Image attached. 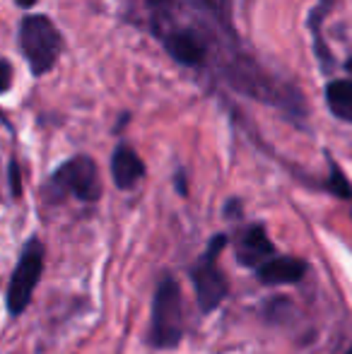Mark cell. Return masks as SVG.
<instances>
[{"instance_id":"6da1fadb","label":"cell","mask_w":352,"mask_h":354,"mask_svg":"<svg viewBox=\"0 0 352 354\" xmlns=\"http://www.w3.org/2000/svg\"><path fill=\"white\" fill-rule=\"evenodd\" d=\"M222 75H225L227 84L239 94H246L256 102L270 104V106L290 113L292 118L306 116V104L299 89L292 82H282V80L272 77L254 58L234 53L222 63Z\"/></svg>"},{"instance_id":"7a4b0ae2","label":"cell","mask_w":352,"mask_h":354,"mask_svg":"<svg viewBox=\"0 0 352 354\" xmlns=\"http://www.w3.org/2000/svg\"><path fill=\"white\" fill-rule=\"evenodd\" d=\"M17 48L34 77L51 73L63 51V37L46 15H24L17 32Z\"/></svg>"},{"instance_id":"3957f363","label":"cell","mask_w":352,"mask_h":354,"mask_svg":"<svg viewBox=\"0 0 352 354\" xmlns=\"http://www.w3.org/2000/svg\"><path fill=\"white\" fill-rule=\"evenodd\" d=\"M183 299L176 277L162 275L152 299V321L147 345L155 350H172L183 337Z\"/></svg>"},{"instance_id":"277c9868","label":"cell","mask_w":352,"mask_h":354,"mask_svg":"<svg viewBox=\"0 0 352 354\" xmlns=\"http://www.w3.org/2000/svg\"><path fill=\"white\" fill-rule=\"evenodd\" d=\"M66 196H73L82 203L99 201L102 186H99V171L92 157L87 154L71 157L51 174V178L44 186V198L48 203H58Z\"/></svg>"},{"instance_id":"5b68a950","label":"cell","mask_w":352,"mask_h":354,"mask_svg":"<svg viewBox=\"0 0 352 354\" xmlns=\"http://www.w3.org/2000/svg\"><path fill=\"white\" fill-rule=\"evenodd\" d=\"M225 246H227V234H217L215 239H210L207 251L191 268V280L193 287H196V301L203 313H212L225 301L227 294H230V284H227L222 270L217 268V258H220Z\"/></svg>"},{"instance_id":"8992f818","label":"cell","mask_w":352,"mask_h":354,"mask_svg":"<svg viewBox=\"0 0 352 354\" xmlns=\"http://www.w3.org/2000/svg\"><path fill=\"white\" fill-rule=\"evenodd\" d=\"M44 272V243L37 236H32L24 243L19 261L15 266L12 275H10L8 292H5V306H8L10 316H19L24 313V308L29 306L34 297L39 280Z\"/></svg>"},{"instance_id":"52a82bcc","label":"cell","mask_w":352,"mask_h":354,"mask_svg":"<svg viewBox=\"0 0 352 354\" xmlns=\"http://www.w3.org/2000/svg\"><path fill=\"white\" fill-rule=\"evenodd\" d=\"M165 48L183 68H203L207 61V46L193 29H174L165 37Z\"/></svg>"},{"instance_id":"ba28073f","label":"cell","mask_w":352,"mask_h":354,"mask_svg":"<svg viewBox=\"0 0 352 354\" xmlns=\"http://www.w3.org/2000/svg\"><path fill=\"white\" fill-rule=\"evenodd\" d=\"M275 256V246L268 239L263 224H251L241 232V236L237 239V251L234 258L241 268H259L263 266L268 258Z\"/></svg>"},{"instance_id":"9c48e42d","label":"cell","mask_w":352,"mask_h":354,"mask_svg":"<svg viewBox=\"0 0 352 354\" xmlns=\"http://www.w3.org/2000/svg\"><path fill=\"white\" fill-rule=\"evenodd\" d=\"M145 176V164H142L140 154L126 142H121L111 154V178L116 188L121 191H133Z\"/></svg>"},{"instance_id":"30bf717a","label":"cell","mask_w":352,"mask_h":354,"mask_svg":"<svg viewBox=\"0 0 352 354\" xmlns=\"http://www.w3.org/2000/svg\"><path fill=\"white\" fill-rule=\"evenodd\" d=\"M306 275V263L292 256H272L263 266L256 268V277L261 284H295Z\"/></svg>"},{"instance_id":"8fae6325","label":"cell","mask_w":352,"mask_h":354,"mask_svg":"<svg viewBox=\"0 0 352 354\" xmlns=\"http://www.w3.org/2000/svg\"><path fill=\"white\" fill-rule=\"evenodd\" d=\"M326 106L338 121L352 123V80H333L324 89Z\"/></svg>"},{"instance_id":"7c38bea8","label":"cell","mask_w":352,"mask_h":354,"mask_svg":"<svg viewBox=\"0 0 352 354\" xmlns=\"http://www.w3.org/2000/svg\"><path fill=\"white\" fill-rule=\"evenodd\" d=\"M328 8H331L328 3H319L309 12V32H311V39H314V53H316V58H319V66L324 73H331L335 68L333 53L326 48L324 34H321V22H324V15L328 12Z\"/></svg>"},{"instance_id":"4fadbf2b","label":"cell","mask_w":352,"mask_h":354,"mask_svg":"<svg viewBox=\"0 0 352 354\" xmlns=\"http://www.w3.org/2000/svg\"><path fill=\"white\" fill-rule=\"evenodd\" d=\"M328 162H331L328 191L333 193V196H338V198H345V201H350V198H352V183L348 181V176H345V174L340 171V167L333 162V159H328Z\"/></svg>"},{"instance_id":"5bb4252c","label":"cell","mask_w":352,"mask_h":354,"mask_svg":"<svg viewBox=\"0 0 352 354\" xmlns=\"http://www.w3.org/2000/svg\"><path fill=\"white\" fill-rule=\"evenodd\" d=\"M205 8L212 12V17L222 24V27L230 32V22H232V0H203Z\"/></svg>"},{"instance_id":"9a60e30c","label":"cell","mask_w":352,"mask_h":354,"mask_svg":"<svg viewBox=\"0 0 352 354\" xmlns=\"http://www.w3.org/2000/svg\"><path fill=\"white\" fill-rule=\"evenodd\" d=\"M8 186H10V196L12 198L22 196V171H19L17 159H10L8 162Z\"/></svg>"},{"instance_id":"2e32d148","label":"cell","mask_w":352,"mask_h":354,"mask_svg":"<svg viewBox=\"0 0 352 354\" xmlns=\"http://www.w3.org/2000/svg\"><path fill=\"white\" fill-rule=\"evenodd\" d=\"M0 66H3V92H8L10 82H12V66H10L8 58H3V61H0Z\"/></svg>"},{"instance_id":"e0dca14e","label":"cell","mask_w":352,"mask_h":354,"mask_svg":"<svg viewBox=\"0 0 352 354\" xmlns=\"http://www.w3.org/2000/svg\"><path fill=\"white\" fill-rule=\"evenodd\" d=\"M174 181H176V191L178 193H181V196H186V178H183V171H176V178H174Z\"/></svg>"},{"instance_id":"ac0fdd59","label":"cell","mask_w":352,"mask_h":354,"mask_svg":"<svg viewBox=\"0 0 352 354\" xmlns=\"http://www.w3.org/2000/svg\"><path fill=\"white\" fill-rule=\"evenodd\" d=\"M34 3H37V0H17V5H22V8H32Z\"/></svg>"},{"instance_id":"d6986e66","label":"cell","mask_w":352,"mask_h":354,"mask_svg":"<svg viewBox=\"0 0 352 354\" xmlns=\"http://www.w3.org/2000/svg\"><path fill=\"white\" fill-rule=\"evenodd\" d=\"M147 3H150V5H167L169 0H147Z\"/></svg>"},{"instance_id":"ffe728a7","label":"cell","mask_w":352,"mask_h":354,"mask_svg":"<svg viewBox=\"0 0 352 354\" xmlns=\"http://www.w3.org/2000/svg\"><path fill=\"white\" fill-rule=\"evenodd\" d=\"M321 3H328L331 5V0H321Z\"/></svg>"},{"instance_id":"44dd1931","label":"cell","mask_w":352,"mask_h":354,"mask_svg":"<svg viewBox=\"0 0 352 354\" xmlns=\"http://www.w3.org/2000/svg\"><path fill=\"white\" fill-rule=\"evenodd\" d=\"M345 354H352V347H350V350H348V352H345Z\"/></svg>"}]
</instances>
